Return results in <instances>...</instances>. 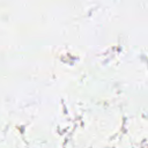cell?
Here are the masks:
<instances>
[]
</instances>
